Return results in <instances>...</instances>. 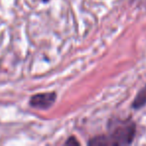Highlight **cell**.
<instances>
[{
    "label": "cell",
    "instance_id": "277c9868",
    "mask_svg": "<svg viewBox=\"0 0 146 146\" xmlns=\"http://www.w3.org/2000/svg\"><path fill=\"white\" fill-rule=\"evenodd\" d=\"M65 144H66V145H80V142L78 141L74 136H72V137H69L68 139L66 140Z\"/></svg>",
    "mask_w": 146,
    "mask_h": 146
},
{
    "label": "cell",
    "instance_id": "6da1fadb",
    "mask_svg": "<svg viewBox=\"0 0 146 146\" xmlns=\"http://www.w3.org/2000/svg\"><path fill=\"white\" fill-rule=\"evenodd\" d=\"M135 135V124L131 120L112 119L108 123V134L93 137L88 144L92 146L127 145Z\"/></svg>",
    "mask_w": 146,
    "mask_h": 146
},
{
    "label": "cell",
    "instance_id": "3957f363",
    "mask_svg": "<svg viewBox=\"0 0 146 146\" xmlns=\"http://www.w3.org/2000/svg\"><path fill=\"white\" fill-rule=\"evenodd\" d=\"M146 103V86L138 93L136 96L135 100L132 103V107L133 108H140Z\"/></svg>",
    "mask_w": 146,
    "mask_h": 146
},
{
    "label": "cell",
    "instance_id": "7a4b0ae2",
    "mask_svg": "<svg viewBox=\"0 0 146 146\" xmlns=\"http://www.w3.org/2000/svg\"><path fill=\"white\" fill-rule=\"evenodd\" d=\"M56 97L57 94L54 91L37 93L30 97L29 105H30V107L35 108V109L46 110L49 109L55 103Z\"/></svg>",
    "mask_w": 146,
    "mask_h": 146
}]
</instances>
